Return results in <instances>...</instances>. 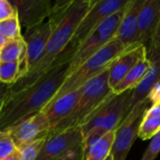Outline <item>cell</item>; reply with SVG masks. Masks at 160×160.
Returning a JSON list of instances; mask_svg holds the SVG:
<instances>
[{
  "label": "cell",
  "mask_w": 160,
  "mask_h": 160,
  "mask_svg": "<svg viewBox=\"0 0 160 160\" xmlns=\"http://www.w3.org/2000/svg\"><path fill=\"white\" fill-rule=\"evenodd\" d=\"M75 52L76 49L68 44L46 74L30 86L8 94L0 110V131H7L25 118L43 111L67 79Z\"/></svg>",
  "instance_id": "1"
},
{
  "label": "cell",
  "mask_w": 160,
  "mask_h": 160,
  "mask_svg": "<svg viewBox=\"0 0 160 160\" xmlns=\"http://www.w3.org/2000/svg\"><path fill=\"white\" fill-rule=\"evenodd\" d=\"M94 1H73L64 20L53 29L41 57L24 76L10 86L9 94L16 93L30 86L52 68L57 58L70 43L78 25L94 4Z\"/></svg>",
  "instance_id": "2"
},
{
  "label": "cell",
  "mask_w": 160,
  "mask_h": 160,
  "mask_svg": "<svg viewBox=\"0 0 160 160\" xmlns=\"http://www.w3.org/2000/svg\"><path fill=\"white\" fill-rule=\"evenodd\" d=\"M109 68L82 87V96L74 110L66 119L52 129L48 136L68 128H81L91 114L113 94L108 83Z\"/></svg>",
  "instance_id": "3"
},
{
  "label": "cell",
  "mask_w": 160,
  "mask_h": 160,
  "mask_svg": "<svg viewBox=\"0 0 160 160\" xmlns=\"http://www.w3.org/2000/svg\"><path fill=\"white\" fill-rule=\"evenodd\" d=\"M128 49L130 48H127L116 38H113L101 50L88 58L75 71L69 74L52 99H56L66 94L82 88L89 81L108 69L112 63Z\"/></svg>",
  "instance_id": "4"
},
{
  "label": "cell",
  "mask_w": 160,
  "mask_h": 160,
  "mask_svg": "<svg viewBox=\"0 0 160 160\" xmlns=\"http://www.w3.org/2000/svg\"><path fill=\"white\" fill-rule=\"evenodd\" d=\"M133 90L122 94H112L105 100L80 128L84 136L93 128H100L105 132L115 131L122 121L131 111Z\"/></svg>",
  "instance_id": "5"
},
{
  "label": "cell",
  "mask_w": 160,
  "mask_h": 160,
  "mask_svg": "<svg viewBox=\"0 0 160 160\" xmlns=\"http://www.w3.org/2000/svg\"><path fill=\"white\" fill-rule=\"evenodd\" d=\"M128 6V5H127ZM127 6L104 21L76 50L69 63L68 75L75 71L88 58L101 50L113 38H115L119 24L126 11Z\"/></svg>",
  "instance_id": "6"
},
{
  "label": "cell",
  "mask_w": 160,
  "mask_h": 160,
  "mask_svg": "<svg viewBox=\"0 0 160 160\" xmlns=\"http://www.w3.org/2000/svg\"><path fill=\"white\" fill-rule=\"evenodd\" d=\"M83 135L80 128L49 135L37 160H72L83 157Z\"/></svg>",
  "instance_id": "7"
},
{
  "label": "cell",
  "mask_w": 160,
  "mask_h": 160,
  "mask_svg": "<svg viewBox=\"0 0 160 160\" xmlns=\"http://www.w3.org/2000/svg\"><path fill=\"white\" fill-rule=\"evenodd\" d=\"M150 101L136 105L115 130L114 141L111 151L112 160H126L131 147L139 137V130L142 118L149 107Z\"/></svg>",
  "instance_id": "8"
},
{
  "label": "cell",
  "mask_w": 160,
  "mask_h": 160,
  "mask_svg": "<svg viewBox=\"0 0 160 160\" xmlns=\"http://www.w3.org/2000/svg\"><path fill=\"white\" fill-rule=\"evenodd\" d=\"M129 0H95L78 25L70 45L76 50L109 17L124 8Z\"/></svg>",
  "instance_id": "9"
},
{
  "label": "cell",
  "mask_w": 160,
  "mask_h": 160,
  "mask_svg": "<svg viewBox=\"0 0 160 160\" xmlns=\"http://www.w3.org/2000/svg\"><path fill=\"white\" fill-rule=\"evenodd\" d=\"M52 33V27L48 20L38 26L26 30L22 36L25 42V54L20 64V78L24 76L41 57Z\"/></svg>",
  "instance_id": "10"
},
{
  "label": "cell",
  "mask_w": 160,
  "mask_h": 160,
  "mask_svg": "<svg viewBox=\"0 0 160 160\" xmlns=\"http://www.w3.org/2000/svg\"><path fill=\"white\" fill-rule=\"evenodd\" d=\"M49 130L50 124L48 118L43 112H40L21 121L7 130V132L18 149L42 137H47Z\"/></svg>",
  "instance_id": "11"
},
{
  "label": "cell",
  "mask_w": 160,
  "mask_h": 160,
  "mask_svg": "<svg viewBox=\"0 0 160 160\" xmlns=\"http://www.w3.org/2000/svg\"><path fill=\"white\" fill-rule=\"evenodd\" d=\"M10 2L17 10L21 26H24L26 30L45 22L51 15L53 4L51 0H12Z\"/></svg>",
  "instance_id": "12"
},
{
  "label": "cell",
  "mask_w": 160,
  "mask_h": 160,
  "mask_svg": "<svg viewBox=\"0 0 160 160\" xmlns=\"http://www.w3.org/2000/svg\"><path fill=\"white\" fill-rule=\"evenodd\" d=\"M145 0H129L119 24L115 38L127 48L141 45L139 39V15Z\"/></svg>",
  "instance_id": "13"
},
{
  "label": "cell",
  "mask_w": 160,
  "mask_h": 160,
  "mask_svg": "<svg viewBox=\"0 0 160 160\" xmlns=\"http://www.w3.org/2000/svg\"><path fill=\"white\" fill-rule=\"evenodd\" d=\"M147 57V48L141 44L132 47L120 55L109 68L108 83L112 90L127 74L143 58Z\"/></svg>",
  "instance_id": "14"
},
{
  "label": "cell",
  "mask_w": 160,
  "mask_h": 160,
  "mask_svg": "<svg viewBox=\"0 0 160 160\" xmlns=\"http://www.w3.org/2000/svg\"><path fill=\"white\" fill-rule=\"evenodd\" d=\"M82 88H80L56 99H52L43 109L42 112L46 114L50 124L49 132L71 113L82 96Z\"/></svg>",
  "instance_id": "15"
},
{
  "label": "cell",
  "mask_w": 160,
  "mask_h": 160,
  "mask_svg": "<svg viewBox=\"0 0 160 160\" xmlns=\"http://www.w3.org/2000/svg\"><path fill=\"white\" fill-rule=\"evenodd\" d=\"M160 20V0H145L139 15V39L146 46Z\"/></svg>",
  "instance_id": "16"
},
{
  "label": "cell",
  "mask_w": 160,
  "mask_h": 160,
  "mask_svg": "<svg viewBox=\"0 0 160 160\" xmlns=\"http://www.w3.org/2000/svg\"><path fill=\"white\" fill-rule=\"evenodd\" d=\"M149 60V59H148ZM151 66L141 83L133 90L131 110L138 104L148 99V96L155 85L160 82V57L149 60Z\"/></svg>",
  "instance_id": "17"
},
{
  "label": "cell",
  "mask_w": 160,
  "mask_h": 160,
  "mask_svg": "<svg viewBox=\"0 0 160 160\" xmlns=\"http://www.w3.org/2000/svg\"><path fill=\"white\" fill-rule=\"evenodd\" d=\"M151 62L147 57L142 59L128 74L127 76L112 90L114 95L122 94L128 90H134L143 80L147 71L149 70Z\"/></svg>",
  "instance_id": "18"
},
{
  "label": "cell",
  "mask_w": 160,
  "mask_h": 160,
  "mask_svg": "<svg viewBox=\"0 0 160 160\" xmlns=\"http://www.w3.org/2000/svg\"><path fill=\"white\" fill-rule=\"evenodd\" d=\"M160 130V107L151 106L145 112L139 130V138L146 141L152 139Z\"/></svg>",
  "instance_id": "19"
},
{
  "label": "cell",
  "mask_w": 160,
  "mask_h": 160,
  "mask_svg": "<svg viewBox=\"0 0 160 160\" xmlns=\"http://www.w3.org/2000/svg\"><path fill=\"white\" fill-rule=\"evenodd\" d=\"M25 42L23 38L8 39L5 45L0 49V62L19 61L21 64L24 59Z\"/></svg>",
  "instance_id": "20"
},
{
  "label": "cell",
  "mask_w": 160,
  "mask_h": 160,
  "mask_svg": "<svg viewBox=\"0 0 160 160\" xmlns=\"http://www.w3.org/2000/svg\"><path fill=\"white\" fill-rule=\"evenodd\" d=\"M115 131H110L96 142L84 157V160H105L110 155Z\"/></svg>",
  "instance_id": "21"
},
{
  "label": "cell",
  "mask_w": 160,
  "mask_h": 160,
  "mask_svg": "<svg viewBox=\"0 0 160 160\" xmlns=\"http://www.w3.org/2000/svg\"><path fill=\"white\" fill-rule=\"evenodd\" d=\"M20 78V63L0 62V82L7 85H13Z\"/></svg>",
  "instance_id": "22"
},
{
  "label": "cell",
  "mask_w": 160,
  "mask_h": 160,
  "mask_svg": "<svg viewBox=\"0 0 160 160\" xmlns=\"http://www.w3.org/2000/svg\"><path fill=\"white\" fill-rule=\"evenodd\" d=\"M47 137H42L37 141L21 146L17 149L20 160H37Z\"/></svg>",
  "instance_id": "23"
},
{
  "label": "cell",
  "mask_w": 160,
  "mask_h": 160,
  "mask_svg": "<svg viewBox=\"0 0 160 160\" xmlns=\"http://www.w3.org/2000/svg\"><path fill=\"white\" fill-rule=\"evenodd\" d=\"M0 34L8 39H15L22 38L21 23L18 16L4 20L0 22Z\"/></svg>",
  "instance_id": "24"
},
{
  "label": "cell",
  "mask_w": 160,
  "mask_h": 160,
  "mask_svg": "<svg viewBox=\"0 0 160 160\" xmlns=\"http://www.w3.org/2000/svg\"><path fill=\"white\" fill-rule=\"evenodd\" d=\"M17 152V147L7 131H0V160Z\"/></svg>",
  "instance_id": "25"
},
{
  "label": "cell",
  "mask_w": 160,
  "mask_h": 160,
  "mask_svg": "<svg viewBox=\"0 0 160 160\" xmlns=\"http://www.w3.org/2000/svg\"><path fill=\"white\" fill-rule=\"evenodd\" d=\"M160 57V20L157 29L154 33V36L152 37L149 47L147 49V58L149 60L157 59Z\"/></svg>",
  "instance_id": "26"
},
{
  "label": "cell",
  "mask_w": 160,
  "mask_h": 160,
  "mask_svg": "<svg viewBox=\"0 0 160 160\" xmlns=\"http://www.w3.org/2000/svg\"><path fill=\"white\" fill-rule=\"evenodd\" d=\"M160 153V130L151 139L141 160H155Z\"/></svg>",
  "instance_id": "27"
},
{
  "label": "cell",
  "mask_w": 160,
  "mask_h": 160,
  "mask_svg": "<svg viewBox=\"0 0 160 160\" xmlns=\"http://www.w3.org/2000/svg\"><path fill=\"white\" fill-rule=\"evenodd\" d=\"M17 16V10L10 1L0 0V22Z\"/></svg>",
  "instance_id": "28"
},
{
  "label": "cell",
  "mask_w": 160,
  "mask_h": 160,
  "mask_svg": "<svg viewBox=\"0 0 160 160\" xmlns=\"http://www.w3.org/2000/svg\"><path fill=\"white\" fill-rule=\"evenodd\" d=\"M148 99L150 101V103L152 104V106H158L160 103V82H158L155 87L152 89V91L150 92L149 96H148Z\"/></svg>",
  "instance_id": "29"
},
{
  "label": "cell",
  "mask_w": 160,
  "mask_h": 160,
  "mask_svg": "<svg viewBox=\"0 0 160 160\" xmlns=\"http://www.w3.org/2000/svg\"><path fill=\"white\" fill-rule=\"evenodd\" d=\"M9 90H10V86L4 84L0 82V110L7 98V97L9 94Z\"/></svg>",
  "instance_id": "30"
},
{
  "label": "cell",
  "mask_w": 160,
  "mask_h": 160,
  "mask_svg": "<svg viewBox=\"0 0 160 160\" xmlns=\"http://www.w3.org/2000/svg\"><path fill=\"white\" fill-rule=\"evenodd\" d=\"M4 160H20V158L18 157V153L16 152V153H14L13 155H11L9 157H8L7 158H5Z\"/></svg>",
  "instance_id": "31"
},
{
  "label": "cell",
  "mask_w": 160,
  "mask_h": 160,
  "mask_svg": "<svg viewBox=\"0 0 160 160\" xmlns=\"http://www.w3.org/2000/svg\"><path fill=\"white\" fill-rule=\"evenodd\" d=\"M8 41V38H6L4 36H2L1 34H0V49L5 45V43Z\"/></svg>",
  "instance_id": "32"
},
{
  "label": "cell",
  "mask_w": 160,
  "mask_h": 160,
  "mask_svg": "<svg viewBox=\"0 0 160 160\" xmlns=\"http://www.w3.org/2000/svg\"><path fill=\"white\" fill-rule=\"evenodd\" d=\"M72 160H84V158H83V157L82 156V157H79V158H75V159H72Z\"/></svg>",
  "instance_id": "33"
},
{
  "label": "cell",
  "mask_w": 160,
  "mask_h": 160,
  "mask_svg": "<svg viewBox=\"0 0 160 160\" xmlns=\"http://www.w3.org/2000/svg\"><path fill=\"white\" fill-rule=\"evenodd\" d=\"M105 160H112V157H111V155H110V156H109V157H108V158H106Z\"/></svg>",
  "instance_id": "34"
},
{
  "label": "cell",
  "mask_w": 160,
  "mask_h": 160,
  "mask_svg": "<svg viewBox=\"0 0 160 160\" xmlns=\"http://www.w3.org/2000/svg\"><path fill=\"white\" fill-rule=\"evenodd\" d=\"M158 107H160V103H159V105H158Z\"/></svg>",
  "instance_id": "35"
}]
</instances>
